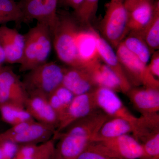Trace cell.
<instances>
[{
  "mask_svg": "<svg viewBox=\"0 0 159 159\" xmlns=\"http://www.w3.org/2000/svg\"><path fill=\"white\" fill-rule=\"evenodd\" d=\"M110 118L98 109L71 124L56 139L58 141L55 145V159H77Z\"/></svg>",
  "mask_w": 159,
  "mask_h": 159,
  "instance_id": "1",
  "label": "cell"
},
{
  "mask_svg": "<svg viewBox=\"0 0 159 159\" xmlns=\"http://www.w3.org/2000/svg\"><path fill=\"white\" fill-rule=\"evenodd\" d=\"M122 43L131 53L147 65L150 59L152 52L141 38L129 34L123 39Z\"/></svg>",
  "mask_w": 159,
  "mask_h": 159,
  "instance_id": "26",
  "label": "cell"
},
{
  "mask_svg": "<svg viewBox=\"0 0 159 159\" xmlns=\"http://www.w3.org/2000/svg\"><path fill=\"white\" fill-rule=\"evenodd\" d=\"M105 7V14L101 23L102 33L104 39L116 48L129 33L128 11L122 2L110 1Z\"/></svg>",
  "mask_w": 159,
  "mask_h": 159,
  "instance_id": "5",
  "label": "cell"
},
{
  "mask_svg": "<svg viewBox=\"0 0 159 159\" xmlns=\"http://www.w3.org/2000/svg\"><path fill=\"white\" fill-rule=\"evenodd\" d=\"M94 91L74 96L68 107L59 121L52 139L55 141L57 136L73 123L87 116L97 110Z\"/></svg>",
  "mask_w": 159,
  "mask_h": 159,
  "instance_id": "8",
  "label": "cell"
},
{
  "mask_svg": "<svg viewBox=\"0 0 159 159\" xmlns=\"http://www.w3.org/2000/svg\"><path fill=\"white\" fill-rule=\"evenodd\" d=\"M83 0H58V4L64 7H69L74 11L80 6Z\"/></svg>",
  "mask_w": 159,
  "mask_h": 159,
  "instance_id": "35",
  "label": "cell"
},
{
  "mask_svg": "<svg viewBox=\"0 0 159 159\" xmlns=\"http://www.w3.org/2000/svg\"><path fill=\"white\" fill-rule=\"evenodd\" d=\"M148 67L151 74L156 77H159V53L158 51H154L151 58L150 63Z\"/></svg>",
  "mask_w": 159,
  "mask_h": 159,
  "instance_id": "34",
  "label": "cell"
},
{
  "mask_svg": "<svg viewBox=\"0 0 159 159\" xmlns=\"http://www.w3.org/2000/svg\"><path fill=\"white\" fill-rule=\"evenodd\" d=\"M77 159H119L113 156L98 142H92Z\"/></svg>",
  "mask_w": 159,
  "mask_h": 159,
  "instance_id": "29",
  "label": "cell"
},
{
  "mask_svg": "<svg viewBox=\"0 0 159 159\" xmlns=\"http://www.w3.org/2000/svg\"><path fill=\"white\" fill-rule=\"evenodd\" d=\"M99 0H83L80 6L74 11L77 22L88 25L96 17Z\"/></svg>",
  "mask_w": 159,
  "mask_h": 159,
  "instance_id": "28",
  "label": "cell"
},
{
  "mask_svg": "<svg viewBox=\"0 0 159 159\" xmlns=\"http://www.w3.org/2000/svg\"><path fill=\"white\" fill-rule=\"evenodd\" d=\"M28 93L22 81L9 66L0 67V106L10 104L25 107Z\"/></svg>",
  "mask_w": 159,
  "mask_h": 159,
  "instance_id": "9",
  "label": "cell"
},
{
  "mask_svg": "<svg viewBox=\"0 0 159 159\" xmlns=\"http://www.w3.org/2000/svg\"><path fill=\"white\" fill-rule=\"evenodd\" d=\"M5 61V56L4 54V51H3L2 47L0 43V67L3 66L4 63Z\"/></svg>",
  "mask_w": 159,
  "mask_h": 159,
  "instance_id": "37",
  "label": "cell"
},
{
  "mask_svg": "<svg viewBox=\"0 0 159 159\" xmlns=\"http://www.w3.org/2000/svg\"><path fill=\"white\" fill-rule=\"evenodd\" d=\"M55 131L54 127L34 121L18 133L12 135H5L1 133L0 137L18 145H39L52 139Z\"/></svg>",
  "mask_w": 159,
  "mask_h": 159,
  "instance_id": "13",
  "label": "cell"
},
{
  "mask_svg": "<svg viewBox=\"0 0 159 159\" xmlns=\"http://www.w3.org/2000/svg\"><path fill=\"white\" fill-rule=\"evenodd\" d=\"M33 159H55V145L51 139L39 145Z\"/></svg>",
  "mask_w": 159,
  "mask_h": 159,
  "instance_id": "31",
  "label": "cell"
},
{
  "mask_svg": "<svg viewBox=\"0 0 159 159\" xmlns=\"http://www.w3.org/2000/svg\"><path fill=\"white\" fill-rule=\"evenodd\" d=\"M126 94L142 115L158 113L159 89L132 88Z\"/></svg>",
  "mask_w": 159,
  "mask_h": 159,
  "instance_id": "18",
  "label": "cell"
},
{
  "mask_svg": "<svg viewBox=\"0 0 159 159\" xmlns=\"http://www.w3.org/2000/svg\"><path fill=\"white\" fill-rule=\"evenodd\" d=\"M0 115L3 121L11 126L35 120L25 107L13 104L0 106Z\"/></svg>",
  "mask_w": 159,
  "mask_h": 159,
  "instance_id": "24",
  "label": "cell"
},
{
  "mask_svg": "<svg viewBox=\"0 0 159 159\" xmlns=\"http://www.w3.org/2000/svg\"><path fill=\"white\" fill-rule=\"evenodd\" d=\"M0 43L5 56L6 63L20 64L25 46L24 35L16 29L6 25L0 26Z\"/></svg>",
  "mask_w": 159,
  "mask_h": 159,
  "instance_id": "15",
  "label": "cell"
},
{
  "mask_svg": "<svg viewBox=\"0 0 159 159\" xmlns=\"http://www.w3.org/2000/svg\"><path fill=\"white\" fill-rule=\"evenodd\" d=\"M97 142L118 159H141L145 156L142 144L129 134Z\"/></svg>",
  "mask_w": 159,
  "mask_h": 159,
  "instance_id": "12",
  "label": "cell"
},
{
  "mask_svg": "<svg viewBox=\"0 0 159 159\" xmlns=\"http://www.w3.org/2000/svg\"><path fill=\"white\" fill-rule=\"evenodd\" d=\"M93 81L97 87H104L115 92H122L121 82L115 73L101 61L97 63L89 70Z\"/></svg>",
  "mask_w": 159,
  "mask_h": 159,
  "instance_id": "21",
  "label": "cell"
},
{
  "mask_svg": "<svg viewBox=\"0 0 159 159\" xmlns=\"http://www.w3.org/2000/svg\"><path fill=\"white\" fill-rule=\"evenodd\" d=\"M159 132L158 113L142 115L134 128L133 136L142 143L148 137Z\"/></svg>",
  "mask_w": 159,
  "mask_h": 159,
  "instance_id": "23",
  "label": "cell"
},
{
  "mask_svg": "<svg viewBox=\"0 0 159 159\" xmlns=\"http://www.w3.org/2000/svg\"><path fill=\"white\" fill-rule=\"evenodd\" d=\"M39 145L34 144L19 145L12 159H33Z\"/></svg>",
  "mask_w": 159,
  "mask_h": 159,
  "instance_id": "33",
  "label": "cell"
},
{
  "mask_svg": "<svg viewBox=\"0 0 159 159\" xmlns=\"http://www.w3.org/2000/svg\"><path fill=\"white\" fill-rule=\"evenodd\" d=\"M74 97L70 91L62 85L57 87L48 96L49 102L57 114L59 121Z\"/></svg>",
  "mask_w": 159,
  "mask_h": 159,
  "instance_id": "25",
  "label": "cell"
},
{
  "mask_svg": "<svg viewBox=\"0 0 159 159\" xmlns=\"http://www.w3.org/2000/svg\"><path fill=\"white\" fill-rule=\"evenodd\" d=\"M141 159H159V158H149L146 157H144Z\"/></svg>",
  "mask_w": 159,
  "mask_h": 159,
  "instance_id": "39",
  "label": "cell"
},
{
  "mask_svg": "<svg viewBox=\"0 0 159 159\" xmlns=\"http://www.w3.org/2000/svg\"><path fill=\"white\" fill-rule=\"evenodd\" d=\"M13 22H23L22 15L16 0H0V25Z\"/></svg>",
  "mask_w": 159,
  "mask_h": 159,
  "instance_id": "27",
  "label": "cell"
},
{
  "mask_svg": "<svg viewBox=\"0 0 159 159\" xmlns=\"http://www.w3.org/2000/svg\"><path fill=\"white\" fill-rule=\"evenodd\" d=\"M110 1H113V2H124V0H110Z\"/></svg>",
  "mask_w": 159,
  "mask_h": 159,
  "instance_id": "38",
  "label": "cell"
},
{
  "mask_svg": "<svg viewBox=\"0 0 159 159\" xmlns=\"http://www.w3.org/2000/svg\"><path fill=\"white\" fill-rule=\"evenodd\" d=\"M78 68L89 70L101 61L98 51L97 31L93 29L77 30L75 38Z\"/></svg>",
  "mask_w": 159,
  "mask_h": 159,
  "instance_id": "11",
  "label": "cell"
},
{
  "mask_svg": "<svg viewBox=\"0 0 159 159\" xmlns=\"http://www.w3.org/2000/svg\"><path fill=\"white\" fill-rule=\"evenodd\" d=\"M134 126L127 120L120 118H110L102 124L93 142H99L132 133Z\"/></svg>",
  "mask_w": 159,
  "mask_h": 159,
  "instance_id": "20",
  "label": "cell"
},
{
  "mask_svg": "<svg viewBox=\"0 0 159 159\" xmlns=\"http://www.w3.org/2000/svg\"><path fill=\"white\" fill-rule=\"evenodd\" d=\"M116 53L131 85L159 89V80L151 74L147 65L131 53L122 42L117 47Z\"/></svg>",
  "mask_w": 159,
  "mask_h": 159,
  "instance_id": "6",
  "label": "cell"
},
{
  "mask_svg": "<svg viewBox=\"0 0 159 159\" xmlns=\"http://www.w3.org/2000/svg\"><path fill=\"white\" fill-rule=\"evenodd\" d=\"M25 108L37 122L52 126L55 130L58 127L59 118L47 96L38 94L29 95Z\"/></svg>",
  "mask_w": 159,
  "mask_h": 159,
  "instance_id": "14",
  "label": "cell"
},
{
  "mask_svg": "<svg viewBox=\"0 0 159 159\" xmlns=\"http://www.w3.org/2000/svg\"><path fill=\"white\" fill-rule=\"evenodd\" d=\"M52 32V42L57 57L68 67L78 68L75 47V35L79 29L74 16L65 12L58 13Z\"/></svg>",
  "mask_w": 159,
  "mask_h": 159,
  "instance_id": "3",
  "label": "cell"
},
{
  "mask_svg": "<svg viewBox=\"0 0 159 159\" xmlns=\"http://www.w3.org/2000/svg\"><path fill=\"white\" fill-rule=\"evenodd\" d=\"M66 68L54 62H46L28 71L22 81L29 95L48 96L61 85Z\"/></svg>",
  "mask_w": 159,
  "mask_h": 159,
  "instance_id": "4",
  "label": "cell"
},
{
  "mask_svg": "<svg viewBox=\"0 0 159 159\" xmlns=\"http://www.w3.org/2000/svg\"><path fill=\"white\" fill-rule=\"evenodd\" d=\"M154 2L140 3L127 10L130 34L138 35L147 26L153 15Z\"/></svg>",
  "mask_w": 159,
  "mask_h": 159,
  "instance_id": "19",
  "label": "cell"
},
{
  "mask_svg": "<svg viewBox=\"0 0 159 159\" xmlns=\"http://www.w3.org/2000/svg\"><path fill=\"white\" fill-rule=\"evenodd\" d=\"M94 93L99 109L111 118H120L127 120L134 128L138 122V117L134 116L124 105L116 92L98 87L94 90Z\"/></svg>",
  "mask_w": 159,
  "mask_h": 159,
  "instance_id": "10",
  "label": "cell"
},
{
  "mask_svg": "<svg viewBox=\"0 0 159 159\" xmlns=\"http://www.w3.org/2000/svg\"><path fill=\"white\" fill-rule=\"evenodd\" d=\"M19 145L0 137V159H12Z\"/></svg>",
  "mask_w": 159,
  "mask_h": 159,
  "instance_id": "32",
  "label": "cell"
},
{
  "mask_svg": "<svg viewBox=\"0 0 159 159\" xmlns=\"http://www.w3.org/2000/svg\"><path fill=\"white\" fill-rule=\"evenodd\" d=\"M135 35V34H134ZM138 36L143 39L152 52L158 50L159 48V2L154 3L153 15L150 21Z\"/></svg>",
  "mask_w": 159,
  "mask_h": 159,
  "instance_id": "22",
  "label": "cell"
},
{
  "mask_svg": "<svg viewBox=\"0 0 159 159\" xmlns=\"http://www.w3.org/2000/svg\"><path fill=\"white\" fill-rule=\"evenodd\" d=\"M61 85L74 96L86 93L97 88L89 71L80 68H66Z\"/></svg>",
  "mask_w": 159,
  "mask_h": 159,
  "instance_id": "17",
  "label": "cell"
},
{
  "mask_svg": "<svg viewBox=\"0 0 159 159\" xmlns=\"http://www.w3.org/2000/svg\"><path fill=\"white\" fill-rule=\"evenodd\" d=\"M16 1H17V2H18V0H16Z\"/></svg>",
  "mask_w": 159,
  "mask_h": 159,
  "instance_id": "40",
  "label": "cell"
},
{
  "mask_svg": "<svg viewBox=\"0 0 159 159\" xmlns=\"http://www.w3.org/2000/svg\"><path fill=\"white\" fill-rule=\"evenodd\" d=\"M141 144L145 153V157L159 158V132L148 137Z\"/></svg>",
  "mask_w": 159,
  "mask_h": 159,
  "instance_id": "30",
  "label": "cell"
},
{
  "mask_svg": "<svg viewBox=\"0 0 159 159\" xmlns=\"http://www.w3.org/2000/svg\"><path fill=\"white\" fill-rule=\"evenodd\" d=\"M24 35L25 46L20 72H28L47 62L52 49V32L48 26L37 23Z\"/></svg>",
  "mask_w": 159,
  "mask_h": 159,
  "instance_id": "2",
  "label": "cell"
},
{
  "mask_svg": "<svg viewBox=\"0 0 159 159\" xmlns=\"http://www.w3.org/2000/svg\"><path fill=\"white\" fill-rule=\"evenodd\" d=\"M155 0H124V5L127 10H129L134 6L143 2H153Z\"/></svg>",
  "mask_w": 159,
  "mask_h": 159,
  "instance_id": "36",
  "label": "cell"
},
{
  "mask_svg": "<svg viewBox=\"0 0 159 159\" xmlns=\"http://www.w3.org/2000/svg\"><path fill=\"white\" fill-rule=\"evenodd\" d=\"M97 46L101 61L106 65L119 78L122 89V93L126 94L132 88L116 53L112 47L97 32Z\"/></svg>",
  "mask_w": 159,
  "mask_h": 159,
  "instance_id": "16",
  "label": "cell"
},
{
  "mask_svg": "<svg viewBox=\"0 0 159 159\" xmlns=\"http://www.w3.org/2000/svg\"><path fill=\"white\" fill-rule=\"evenodd\" d=\"M58 0H19L23 22L37 21L48 26L51 32L57 23Z\"/></svg>",
  "mask_w": 159,
  "mask_h": 159,
  "instance_id": "7",
  "label": "cell"
}]
</instances>
